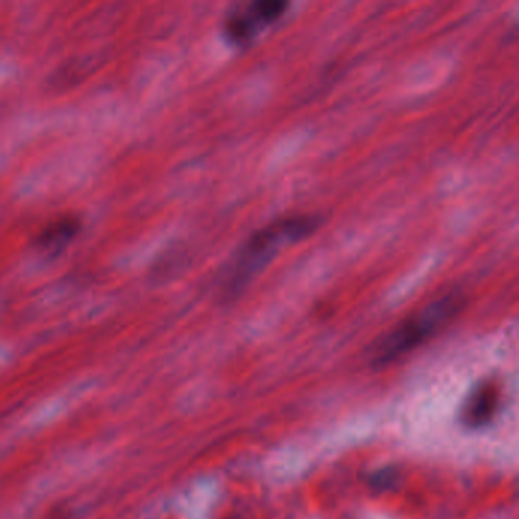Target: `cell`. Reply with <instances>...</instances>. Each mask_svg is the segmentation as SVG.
I'll return each mask as SVG.
<instances>
[{"label":"cell","instance_id":"2","mask_svg":"<svg viewBox=\"0 0 519 519\" xmlns=\"http://www.w3.org/2000/svg\"><path fill=\"white\" fill-rule=\"evenodd\" d=\"M464 303L466 299L464 293L458 290L448 291L436 301L430 302L428 305L413 312L412 316L395 326L392 331L373 345L370 351L372 366H388L416 351L448 325L464 310Z\"/></svg>","mask_w":519,"mask_h":519},{"label":"cell","instance_id":"3","mask_svg":"<svg viewBox=\"0 0 519 519\" xmlns=\"http://www.w3.org/2000/svg\"><path fill=\"white\" fill-rule=\"evenodd\" d=\"M285 0H253L229 11L223 21V36L234 47H249L260 32L285 16Z\"/></svg>","mask_w":519,"mask_h":519},{"label":"cell","instance_id":"6","mask_svg":"<svg viewBox=\"0 0 519 519\" xmlns=\"http://www.w3.org/2000/svg\"><path fill=\"white\" fill-rule=\"evenodd\" d=\"M396 480V475L392 472V471H382V472L377 473L375 477H372V481L377 488L387 489L390 484Z\"/></svg>","mask_w":519,"mask_h":519},{"label":"cell","instance_id":"4","mask_svg":"<svg viewBox=\"0 0 519 519\" xmlns=\"http://www.w3.org/2000/svg\"><path fill=\"white\" fill-rule=\"evenodd\" d=\"M498 405V384L494 381L480 382L464 399L458 418L464 427L479 430L494 419Z\"/></svg>","mask_w":519,"mask_h":519},{"label":"cell","instance_id":"5","mask_svg":"<svg viewBox=\"0 0 519 519\" xmlns=\"http://www.w3.org/2000/svg\"><path fill=\"white\" fill-rule=\"evenodd\" d=\"M81 219L75 215H62L49 221L34 240V245L41 253L55 256L62 253L81 232Z\"/></svg>","mask_w":519,"mask_h":519},{"label":"cell","instance_id":"1","mask_svg":"<svg viewBox=\"0 0 519 519\" xmlns=\"http://www.w3.org/2000/svg\"><path fill=\"white\" fill-rule=\"evenodd\" d=\"M321 225V217L295 214L275 219L260 227L241 244L223 271L219 282L225 297H236L264 270L280 250L306 240Z\"/></svg>","mask_w":519,"mask_h":519}]
</instances>
